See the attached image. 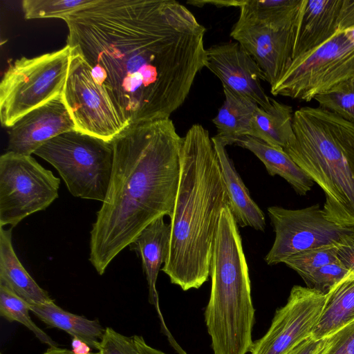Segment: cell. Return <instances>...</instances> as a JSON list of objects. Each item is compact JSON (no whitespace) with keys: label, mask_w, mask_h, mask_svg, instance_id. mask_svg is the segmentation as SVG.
<instances>
[{"label":"cell","mask_w":354,"mask_h":354,"mask_svg":"<svg viewBox=\"0 0 354 354\" xmlns=\"http://www.w3.org/2000/svg\"><path fill=\"white\" fill-rule=\"evenodd\" d=\"M64 21L128 126L169 118L205 67V28L176 1L98 0Z\"/></svg>","instance_id":"cell-1"},{"label":"cell","mask_w":354,"mask_h":354,"mask_svg":"<svg viewBox=\"0 0 354 354\" xmlns=\"http://www.w3.org/2000/svg\"><path fill=\"white\" fill-rule=\"evenodd\" d=\"M182 139L170 118L130 124L112 139L111 177L90 232L89 261L99 274L151 222L171 217Z\"/></svg>","instance_id":"cell-2"},{"label":"cell","mask_w":354,"mask_h":354,"mask_svg":"<svg viewBox=\"0 0 354 354\" xmlns=\"http://www.w3.org/2000/svg\"><path fill=\"white\" fill-rule=\"evenodd\" d=\"M180 174L171 218L167 260L161 269L183 290L208 280L214 239L228 197L209 131L193 124L183 137Z\"/></svg>","instance_id":"cell-3"},{"label":"cell","mask_w":354,"mask_h":354,"mask_svg":"<svg viewBox=\"0 0 354 354\" xmlns=\"http://www.w3.org/2000/svg\"><path fill=\"white\" fill-rule=\"evenodd\" d=\"M284 151L323 190L329 221L354 226V122L321 107L294 112Z\"/></svg>","instance_id":"cell-4"},{"label":"cell","mask_w":354,"mask_h":354,"mask_svg":"<svg viewBox=\"0 0 354 354\" xmlns=\"http://www.w3.org/2000/svg\"><path fill=\"white\" fill-rule=\"evenodd\" d=\"M209 276L205 320L213 354L250 353L255 309L241 238L228 204L221 211Z\"/></svg>","instance_id":"cell-5"},{"label":"cell","mask_w":354,"mask_h":354,"mask_svg":"<svg viewBox=\"0 0 354 354\" xmlns=\"http://www.w3.org/2000/svg\"><path fill=\"white\" fill-rule=\"evenodd\" d=\"M34 153L57 170L72 195L104 202L113 169L111 140L74 129L49 140Z\"/></svg>","instance_id":"cell-6"},{"label":"cell","mask_w":354,"mask_h":354,"mask_svg":"<svg viewBox=\"0 0 354 354\" xmlns=\"http://www.w3.org/2000/svg\"><path fill=\"white\" fill-rule=\"evenodd\" d=\"M71 47L9 62L0 82V120L10 127L30 111L62 95Z\"/></svg>","instance_id":"cell-7"},{"label":"cell","mask_w":354,"mask_h":354,"mask_svg":"<svg viewBox=\"0 0 354 354\" xmlns=\"http://www.w3.org/2000/svg\"><path fill=\"white\" fill-rule=\"evenodd\" d=\"M354 78V42L345 31L294 59L271 93L310 102L322 93Z\"/></svg>","instance_id":"cell-8"},{"label":"cell","mask_w":354,"mask_h":354,"mask_svg":"<svg viewBox=\"0 0 354 354\" xmlns=\"http://www.w3.org/2000/svg\"><path fill=\"white\" fill-rule=\"evenodd\" d=\"M60 179L31 155L7 151L0 157V227L17 225L46 209L57 197Z\"/></svg>","instance_id":"cell-9"},{"label":"cell","mask_w":354,"mask_h":354,"mask_svg":"<svg viewBox=\"0 0 354 354\" xmlns=\"http://www.w3.org/2000/svg\"><path fill=\"white\" fill-rule=\"evenodd\" d=\"M267 210L275 232L272 246L264 259L270 266L304 250L337 246L354 235V226L329 221L319 204L297 209L271 206Z\"/></svg>","instance_id":"cell-10"},{"label":"cell","mask_w":354,"mask_h":354,"mask_svg":"<svg viewBox=\"0 0 354 354\" xmlns=\"http://www.w3.org/2000/svg\"><path fill=\"white\" fill-rule=\"evenodd\" d=\"M62 97L80 131L112 140L128 126L84 59L72 48Z\"/></svg>","instance_id":"cell-11"},{"label":"cell","mask_w":354,"mask_h":354,"mask_svg":"<svg viewBox=\"0 0 354 354\" xmlns=\"http://www.w3.org/2000/svg\"><path fill=\"white\" fill-rule=\"evenodd\" d=\"M326 294L294 286L286 304L278 308L266 333L253 342L251 354H288L311 336L319 318Z\"/></svg>","instance_id":"cell-12"},{"label":"cell","mask_w":354,"mask_h":354,"mask_svg":"<svg viewBox=\"0 0 354 354\" xmlns=\"http://www.w3.org/2000/svg\"><path fill=\"white\" fill-rule=\"evenodd\" d=\"M297 27L298 25L290 29L276 30L237 20L230 36L254 59L261 69L265 81L272 87L292 61Z\"/></svg>","instance_id":"cell-13"},{"label":"cell","mask_w":354,"mask_h":354,"mask_svg":"<svg viewBox=\"0 0 354 354\" xmlns=\"http://www.w3.org/2000/svg\"><path fill=\"white\" fill-rule=\"evenodd\" d=\"M205 67L221 80L223 88L250 99L263 109L271 106L272 98L261 85V80H265L261 69L238 42L207 48Z\"/></svg>","instance_id":"cell-14"},{"label":"cell","mask_w":354,"mask_h":354,"mask_svg":"<svg viewBox=\"0 0 354 354\" xmlns=\"http://www.w3.org/2000/svg\"><path fill=\"white\" fill-rule=\"evenodd\" d=\"M75 129L62 94L19 118L8 130L7 151L31 155L49 140Z\"/></svg>","instance_id":"cell-15"},{"label":"cell","mask_w":354,"mask_h":354,"mask_svg":"<svg viewBox=\"0 0 354 354\" xmlns=\"http://www.w3.org/2000/svg\"><path fill=\"white\" fill-rule=\"evenodd\" d=\"M348 29L344 0H304L292 61L319 47L337 33Z\"/></svg>","instance_id":"cell-16"},{"label":"cell","mask_w":354,"mask_h":354,"mask_svg":"<svg viewBox=\"0 0 354 354\" xmlns=\"http://www.w3.org/2000/svg\"><path fill=\"white\" fill-rule=\"evenodd\" d=\"M170 237L171 225L165 223L164 216H160L148 225L129 247L141 258L149 287V301L157 311L162 333L178 354H187L175 340L165 322L156 286L158 272L169 254Z\"/></svg>","instance_id":"cell-17"},{"label":"cell","mask_w":354,"mask_h":354,"mask_svg":"<svg viewBox=\"0 0 354 354\" xmlns=\"http://www.w3.org/2000/svg\"><path fill=\"white\" fill-rule=\"evenodd\" d=\"M225 185L228 205L239 226L251 227L263 231L266 218L263 212L251 198L249 191L230 158L225 146L215 136L212 137Z\"/></svg>","instance_id":"cell-18"},{"label":"cell","mask_w":354,"mask_h":354,"mask_svg":"<svg viewBox=\"0 0 354 354\" xmlns=\"http://www.w3.org/2000/svg\"><path fill=\"white\" fill-rule=\"evenodd\" d=\"M0 286H3L29 305L54 301L30 276L12 247V230L0 227Z\"/></svg>","instance_id":"cell-19"},{"label":"cell","mask_w":354,"mask_h":354,"mask_svg":"<svg viewBox=\"0 0 354 354\" xmlns=\"http://www.w3.org/2000/svg\"><path fill=\"white\" fill-rule=\"evenodd\" d=\"M234 145L253 153L265 165L270 176L278 175L285 179L300 196L311 190L314 182L284 151L257 138L245 136Z\"/></svg>","instance_id":"cell-20"},{"label":"cell","mask_w":354,"mask_h":354,"mask_svg":"<svg viewBox=\"0 0 354 354\" xmlns=\"http://www.w3.org/2000/svg\"><path fill=\"white\" fill-rule=\"evenodd\" d=\"M304 0L232 1L240 10L238 20L262 24L276 30L290 29L299 24Z\"/></svg>","instance_id":"cell-21"},{"label":"cell","mask_w":354,"mask_h":354,"mask_svg":"<svg viewBox=\"0 0 354 354\" xmlns=\"http://www.w3.org/2000/svg\"><path fill=\"white\" fill-rule=\"evenodd\" d=\"M225 100L212 122L217 133L215 136L223 144H234L243 136L252 135V119L259 106L250 99L223 88Z\"/></svg>","instance_id":"cell-22"},{"label":"cell","mask_w":354,"mask_h":354,"mask_svg":"<svg viewBox=\"0 0 354 354\" xmlns=\"http://www.w3.org/2000/svg\"><path fill=\"white\" fill-rule=\"evenodd\" d=\"M354 321V277L349 274L327 294L312 337L321 340Z\"/></svg>","instance_id":"cell-23"},{"label":"cell","mask_w":354,"mask_h":354,"mask_svg":"<svg viewBox=\"0 0 354 354\" xmlns=\"http://www.w3.org/2000/svg\"><path fill=\"white\" fill-rule=\"evenodd\" d=\"M30 310L50 327L62 329L73 337L85 342L91 348L99 351L105 329L97 320H90L75 315L57 306L54 301L29 305Z\"/></svg>","instance_id":"cell-24"},{"label":"cell","mask_w":354,"mask_h":354,"mask_svg":"<svg viewBox=\"0 0 354 354\" xmlns=\"http://www.w3.org/2000/svg\"><path fill=\"white\" fill-rule=\"evenodd\" d=\"M292 108L271 99L268 109L258 106L252 119V137L268 145L284 149L294 139Z\"/></svg>","instance_id":"cell-25"},{"label":"cell","mask_w":354,"mask_h":354,"mask_svg":"<svg viewBox=\"0 0 354 354\" xmlns=\"http://www.w3.org/2000/svg\"><path fill=\"white\" fill-rule=\"evenodd\" d=\"M29 304L7 288L0 286V315L9 322H17L30 330L39 340L50 347L58 344L39 328L29 315Z\"/></svg>","instance_id":"cell-26"},{"label":"cell","mask_w":354,"mask_h":354,"mask_svg":"<svg viewBox=\"0 0 354 354\" xmlns=\"http://www.w3.org/2000/svg\"><path fill=\"white\" fill-rule=\"evenodd\" d=\"M98 0H24L21 7L24 17L30 19L60 18L64 20L69 15Z\"/></svg>","instance_id":"cell-27"},{"label":"cell","mask_w":354,"mask_h":354,"mask_svg":"<svg viewBox=\"0 0 354 354\" xmlns=\"http://www.w3.org/2000/svg\"><path fill=\"white\" fill-rule=\"evenodd\" d=\"M314 100L319 107L354 122V78L316 95Z\"/></svg>","instance_id":"cell-28"},{"label":"cell","mask_w":354,"mask_h":354,"mask_svg":"<svg viewBox=\"0 0 354 354\" xmlns=\"http://www.w3.org/2000/svg\"><path fill=\"white\" fill-rule=\"evenodd\" d=\"M337 246H324L296 253L282 263L296 271L304 279L318 268L338 261Z\"/></svg>","instance_id":"cell-29"},{"label":"cell","mask_w":354,"mask_h":354,"mask_svg":"<svg viewBox=\"0 0 354 354\" xmlns=\"http://www.w3.org/2000/svg\"><path fill=\"white\" fill-rule=\"evenodd\" d=\"M349 274L348 270L337 261L318 268L303 280L308 288L327 294Z\"/></svg>","instance_id":"cell-30"},{"label":"cell","mask_w":354,"mask_h":354,"mask_svg":"<svg viewBox=\"0 0 354 354\" xmlns=\"http://www.w3.org/2000/svg\"><path fill=\"white\" fill-rule=\"evenodd\" d=\"M315 354H354V321L322 339Z\"/></svg>","instance_id":"cell-31"},{"label":"cell","mask_w":354,"mask_h":354,"mask_svg":"<svg viewBox=\"0 0 354 354\" xmlns=\"http://www.w3.org/2000/svg\"><path fill=\"white\" fill-rule=\"evenodd\" d=\"M99 351L101 354H140L132 337L123 335L110 327L105 328Z\"/></svg>","instance_id":"cell-32"},{"label":"cell","mask_w":354,"mask_h":354,"mask_svg":"<svg viewBox=\"0 0 354 354\" xmlns=\"http://www.w3.org/2000/svg\"><path fill=\"white\" fill-rule=\"evenodd\" d=\"M336 256L350 274L354 277V235L336 247Z\"/></svg>","instance_id":"cell-33"},{"label":"cell","mask_w":354,"mask_h":354,"mask_svg":"<svg viewBox=\"0 0 354 354\" xmlns=\"http://www.w3.org/2000/svg\"><path fill=\"white\" fill-rule=\"evenodd\" d=\"M322 343V339L316 340L310 336L294 347L288 354H315Z\"/></svg>","instance_id":"cell-34"},{"label":"cell","mask_w":354,"mask_h":354,"mask_svg":"<svg viewBox=\"0 0 354 354\" xmlns=\"http://www.w3.org/2000/svg\"><path fill=\"white\" fill-rule=\"evenodd\" d=\"M132 337L140 354H167L149 346L142 336L133 335Z\"/></svg>","instance_id":"cell-35"},{"label":"cell","mask_w":354,"mask_h":354,"mask_svg":"<svg viewBox=\"0 0 354 354\" xmlns=\"http://www.w3.org/2000/svg\"><path fill=\"white\" fill-rule=\"evenodd\" d=\"M71 347L74 354H88L91 351V347L85 342L77 337H73Z\"/></svg>","instance_id":"cell-36"},{"label":"cell","mask_w":354,"mask_h":354,"mask_svg":"<svg viewBox=\"0 0 354 354\" xmlns=\"http://www.w3.org/2000/svg\"><path fill=\"white\" fill-rule=\"evenodd\" d=\"M44 354H74L72 351L60 348L57 346L55 347H50ZM88 354H101V353L98 351L96 353L90 352Z\"/></svg>","instance_id":"cell-37"},{"label":"cell","mask_w":354,"mask_h":354,"mask_svg":"<svg viewBox=\"0 0 354 354\" xmlns=\"http://www.w3.org/2000/svg\"><path fill=\"white\" fill-rule=\"evenodd\" d=\"M345 32L350 39L354 42V28H349L345 30Z\"/></svg>","instance_id":"cell-38"}]
</instances>
